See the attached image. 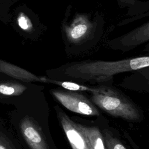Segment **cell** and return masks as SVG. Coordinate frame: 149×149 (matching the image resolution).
I'll return each instance as SVG.
<instances>
[{
	"mask_svg": "<svg viewBox=\"0 0 149 149\" xmlns=\"http://www.w3.org/2000/svg\"><path fill=\"white\" fill-rule=\"evenodd\" d=\"M149 66V57L139 56L117 61H84L68 66L66 76L84 80L105 82L112 79L114 74L136 70Z\"/></svg>",
	"mask_w": 149,
	"mask_h": 149,
	"instance_id": "cell-1",
	"label": "cell"
},
{
	"mask_svg": "<svg viewBox=\"0 0 149 149\" xmlns=\"http://www.w3.org/2000/svg\"><path fill=\"white\" fill-rule=\"evenodd\" d=\"M91 93L93 103L110 115L133 122L140 120L136 106L117 90L102 86Z\"/></svg>",
	"mask_w": 149,
	"mask_h": 149,
	"instance_id": "cell-2",
	"label": "cell"
},
{
	"mask_svg": "<svg viewBox=\"0 0 149 149\" xmlns=\"http://www.w3.org/2000/svg\"><path fill=\"white\" fill-rule=\"evenodd\" d=\"M52 95L68 110L83 115L98 116V109L86 97L76 91L51 90Z\"/></svg>",
	"mask_w": 149,
	"mask_h": 149,
	"instance_id": "cell-3",
	"label": "cell"
},
{
	"mask_svg": "<svg viewBox=\"0 0 149 149\" xmlns=\"http://www.w3.org/2000/svg\"><path fill=\"white\" fill-rule=\"evenodd\" d=\"M63 131L73 149H91L81 125L73 121L63 111L58 112Z\"/></svg>",
	"mask_w": 149,
	"mask_h": 149,
	"instance_id": "cell-4",
	"label": "cell"
},
{
	"mask_svg": "<svg viewBox=\"0 0 149 149\" xmlns=\"http://www.w3.org/2000/svg\"><path fill=\"white\" fill-rule=\"evenodd\" d=\"M20 128L23 138L31 149H49L45 134L34 118L29 116L23 118Z\"/></svg>",
	"mask_w": 149,
	"mask_h": 149,
	"instance_id": "cell-5",
	"label": "cell"
},
{
	"mask_svg": "<svg viewBox=\"0 0 149 149\" xmlns=\"http://www.w3.org/2000/svg\"><path fill=\"white\" fill-rule=\"evenodd\" d=\"M93 29V24L87 16L79 15L70 24L66 26L65 32L70 42L77 44L85 40L90 35Z\"/></svg>",
	"mask_w": 149,
	"mask_h": 149,
	"instance_id": "cell-6",
	"label": "cell"
},
{
	"mask_svg": "<svg viewBox=\"0 0 149 149\" xmlns=\"http://www.w3.org/2000/svg\"><path fill=\"white\" fill-rule=\"evenodd\" d=\"M0 72L8 74L14 78L26 82H44L45 79V78L44 77H41L37 76L33 73L22 69L21 68L1 61H0Z\"/></svg>",
	"mask_w": 149,
	"mask_h": 149,
	"instance_id": "cell-7",
	"label": "cell"
},
{
	"mask_svg": "<svg viewBox=\"0 0 149 149\" xmlns=\"http://www.w3.org/2000/svg\"><path fill=\"white\" fill-rule=\"evenodd\" d=\"M148 23L123 37L120 42L126 47L135 46L148 40Z\"/></svg>",
	"mask_w": 149,
	"mask_h": 149,
	"instance_id": "cell-8",
	"label": "cell"
},
{
	"mask_svg": "<svg viewBox=\"0 0 149 149\" xmlns=\"http://www.w3.org/2000/svg\"><path fill=\"white\" fill-rule=\"evenodd\" d=\"M26 89L24 85L16 83L0 84V94L5 95H19Z\"/></svg>",
	"mask_w": 149,
	"mask_h": 149,
	"instance_id": "cell-9",
	"label": "cell"
},
{
	"mask_svg": "<svg viewBox=\"0 0 149 149\" xmlns=\"http://www.w3.org/2000/svg\"><path fill=\"white\" fill-rule=\"evenodd\" d=\"M44 83H53L59 86H61L62 87L69 90V91H88L90 92H93L95 90V87H89L83 85H81L74 82L71 81H61L57 80H51L45 78Z\"/></svg>",
	"mask_w": 149,
	"mask_h": 149,
	"instance_id": "cell-10",
	"label": "cell"
},
{
	"mask_svg": "<svg viewBox=\"0 0 149 149\" xmlns=\"http://www.w3.org/2000/svg\"><path fill=\"white\" fill-rule=\"evenodd\" d=\"M104 141L106 149H127L116 138L112 136L107 130L104 132Z\"/></svg>",
	"mask_w": 149,
	"mask_h": 149,
	"instance_id": "cell-11",
	"label": "cell"
},
{
	"mask_svg": "<svg viewBox=\"0 0 149 149\" xmlns=\"http://www.w3.org/2000/svg\"><path fill=\"white\" fill-rule=\"evenodd\" d=\"M19 27L24 30H29L32 28V23L27 16L22 13L17 19Z\"/></svg>",
	"mask_w": 149,
	"mask_h": 149,
	"instance_id": "cell-12",
	"label": "cell"
},
{
	"mask_svg": "<svg viewBox=\"0 0 149 149\" xmlns=\"http://www.w3.org/2000/svg\"><path fill=\"white\" fill-rule=\"evenodd\" d=\"M0 149H15L11 141L0 132Z\"/></svg>",
	"mask_w": 149,
	"mask_h": 149,
	"instance_id": "cell-13",
	"label": "cell"
}]
</instances>
